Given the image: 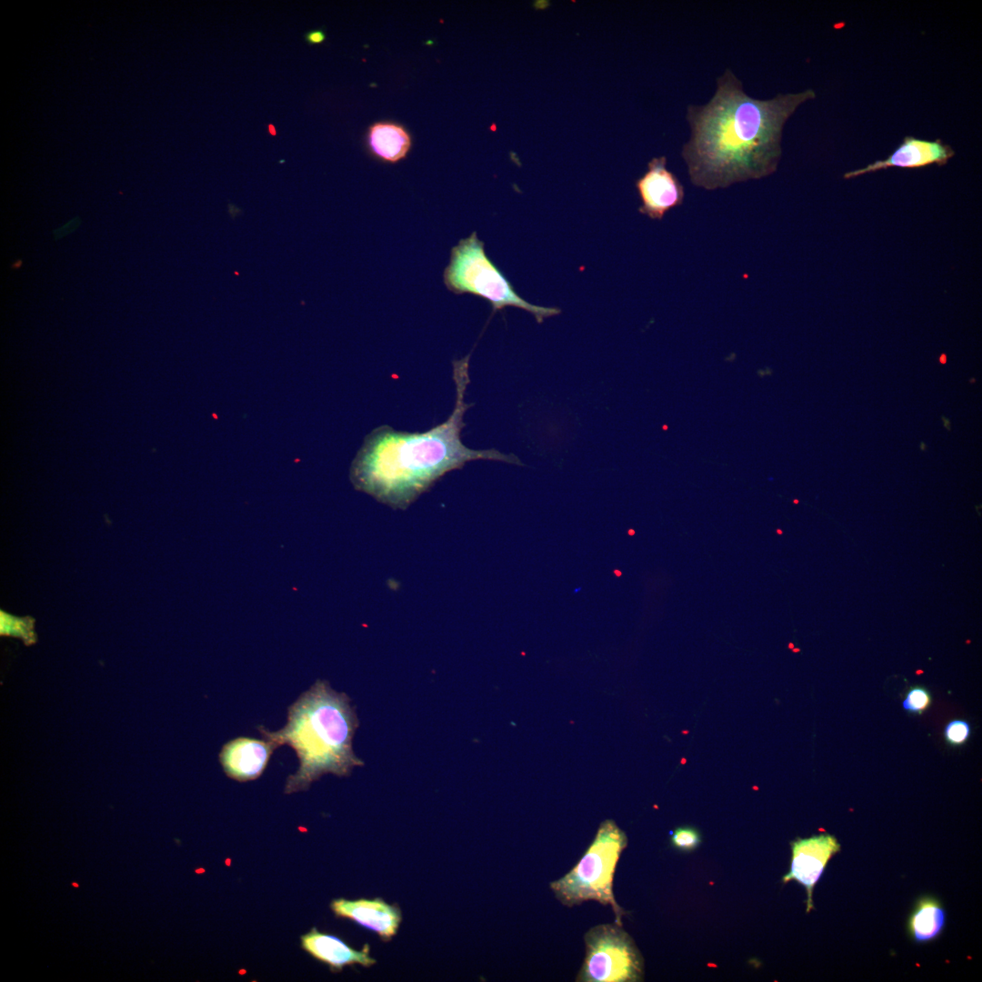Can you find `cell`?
<instances>
[{"instance_id": "6da1fadb", "label": "cell", "mask_w": 982, "mask_h": 982, "mask_svg": "<svg viewBox=\"0 0 982 982\" xmlns=\"http://www.w3.org/2000/svg\"><path fill=\"white\" fill-rule=\"evenodd\" d=\"M815 97L809 88L757 99L745 92L731 69H726L716 79L710 100L686 108L690 138L683 145L682 157L691 183L715 190L776 172L785 124L802 104Z\"/></svg>"}, {"instance_id": "7a4b0ae2", "label": "cell", "mask_w": 982, "mask_h": 982, "mask_svg": "<svg viewBox=\"0 0 982 982\" xmlns=\"http://www.w3.org/2000/svg\"><path fill=\"white\" fill-rule=\"evenodd\" d=\"M470 355L453 361L456 403L448 418L426 432L397 431L388 426L375 428L356 454L350 479L356 489L395 509H406L441 476L472 460L486 459L522 466L513 454L496 449L476 450L461 441L464 415L472 404L465 402L470 382Z\"/></svg>"}, {"instance_id": "3957f363", "label": "cell", "mask_w": 982, "mask_h": 982, "mask_svg": "<svg viewBox=\"0 0 982 982\" xmlns=\"http://www.w3.org/2000/svg\"><path fill=\"white\" fill-rule=\"evenodd\" d=\"M359 721L351 700L318 679L287 709V722L270 731L259 726L262 736L276 747L290 746L299 760L298 769L287 777L285 793L308 789L323 775L347 777L364 762L352 747Z\"/></svg>"}, {"instance_id": "277c9868", "label": "cell", "mask_w": 982, "mask_h": 982, "mask_svg": "<svg viewBox=\"0 0 982 982\" xmlns=\"http://www.w3.org/2000/svg\"><path fill=\"white\" fill-rule=\"evenodd\" d=\"M626 846L627 837L614 820L601 822L577 863L562 877L550 883L556 898L569 907L586 901L609 906L615 922L622 926L625 912L616 901L613 880L620 855Z\"/></svg>"}, {"instance_id": "5b68a950", "label": "cell", "mask_w": 982, "mask_h": 982, "mask_svg": "<svg viewBox=\"0 0 982 982\" xmlns=\"http://www.w3.org/2000/svg\"><path fill=\"white\" fill-rule=\"evenodd\" d=\"M484 247L485 244L477 237L476 232L459 240L452 247L449 264L443 275L449 291L456 295L469 293L485 298L491 304L494 313L506 306L524 309L532 314L537 323L561 313L557 307L536 306L523 299L488 258Z\"/></svg>"}, {"instance_id": "8992f818", "label": "cell", "mask_w": 982, "mask_h": 982, "mask_svg": "<svg viewBox=\"0 0 982 982\" xmlns=\"http://www.w3.org/2000/svg\"><path fill=\"white\" fill-rule=\"evenodd\" d=\"M586 954L577 982H636L643 979L644 962L634 940L616 924H600L585 936Z\"/></svg>"}, {"instance_id": "52a82bcc", "label": "cell", "mask_w": 982, "mask_h": 982, "mask_svg": "<svg viewBox=\"0 0 982 982\" xmlns=\"http://www.w3.org/2000/svg\"><path fill=\"white\" fill-rule=\"evenodd\" d=\"M791 865L783 882L796 880L807 889V912L813 909L812 893L815 885L832 857L839 852L840 844L835 836L823 833L791 842Z\"/></svg>"}, {"instance_id": "ba28073f", "label": "cell", "mask_w": 982, "mask_h": 982, "mask_svg": "<svg viewBox=\"0 0 982 982\" xmlns=\"http://www.w3.org/2000/svg\"><path fill=\"white\" fill-rule=\"evenodd\" d=\"M642 205L639 212L651 219H662L670 209L684 200V187L679 179L666 168V157L652 158L646 172L636 181Z\"/></svg>"}, {"instance_id": "9c48e42d", "label": "cell", "mask_w": 982, "mask_h": 982, "mask_svg": "<svg viewBox=\"0 0 982 982\" xmlns=\"http://www.w3.org/2000/svg\"><path fill=\"white\" fill-rule=\"evenodd\" d=\"M955 155L951 145L941 139L933 141L912 135L903 138L900 145L886 159L877 160L865 167L848 171L845 179H852L866 174L889 167L921 168L931 165H945Z\"/></svg>"}, {"instance_id": "30bf717a", "label": "cell", "mask_w": 982, "mask_h": 982, "mask_svg": "<svg viewBox=\"0 0 982 982\" xmlns=\"http://www.w3.org/2000/svg\"><path fill=\"white\" fill-rule=\"evenodd\" d=\"M330 907L337 917L350 919L375 932L384 942L390 941L396 936L402 921L400 907L388 904L381 897L355 900L336 898L331 902Z\"/></svg>"}, {"instance_id": "8fae6325", "label": "cell", "mask_w": 982, "mask_h": 982, "mask_svg": "<svg viewBox=\"0 0 982 982\" xmlns=\"http://www.w3.org/2000/svg\"><path fill=\"white\" fill-rule=\"evenodd\" d=\"M276 748L268 740L240 736L225 743L219 760L225 775L236 781L246 782L259 777Z\"/></svg>"}, {"instance_id": "7c38bea8", "label": "cell", "mask_w": 982, "mask_h": 982, "mask_svg": "<svg viewBox=\"0 0 982 982\" xmlns=\"http://www.w3.org/2000/svg\"><path fill=\"white\" fill-rule=\"evenodd\" d=\"M301 947L314 958L326 964L333 972L341 971L346 966L369 967L376 963L369 954L368 944L357 950L341 938L315 927L301 937Z\"/></svg>"}, {"instance_id": "4fadbf2b", "label": "cell", "mask_w": 982, "mask_h": 982, "mask_svg": "<svg viewBox=\"0 0 982 982\" xmlns=\"http://www.w3.org/2000/svg\"><path fill=\"white\" fill-rule=\"evenodd\" d=\"M368 146L378 158L396 163L403 159L411 147V138L406 130L389 122L375 123L369 127Z\"/></svg>"}, {"instance_id": "5bb4252c", "label": "cell", "mask_w": 982, "mask_h": 982, "mask_svg": "<svg viewBox=\"0 0 982 982\" xmlns=\"http://www.w3.org/2000/svg\"><path fill=\"white\" fill-rule=\"evenodd\" d=\"M946 911L936 897L919 898L911 913L907 928L916 943H929L937 939L946 925Z\"/></svg>"}, {"instance_id": "9a60e30c", "label": "cell", "mask_w": 982, "mask_h": 982, "mask_svg": "<svg viewBox=\"0 0 982 982\" xmlns=\"http://www.w3.org/2000/svg\"><path fill=\"white\" fill-rule=\"evenodd\" d=\"M0 632L2 636L18 637L27 645L33 644L36 639L34 619L17 617L3 610L0 612Z\"/></svg>"}, {"instance_id": "2e32d148", "label": "cell", "mask_w": 982, "mask_h": 982, "mask_svg": "<svg viewBox=\"0 0 982 982\" xmlns=\"http://www.w3.org/2000/svg\"><path fill=\"white\" fill-rule=\"evenodd\" d=\"M931 701L928 690L923 686H915L907 691L902 706L908 713L920 715L929 707Z\"/></svg>"}, {"instance_id": "e0dca14e", "label": "cell", "mask_w": 982, "mask_h": 982, "mask_svg": "<svg viewBox=\"0 0 982 982\" xmlns=\"http://www.w3.org/2000/svg\"><path fill=\"white\" fill-rule=\"evenodd\" d=\"M970 734V725L963 719L951 720L944 729L946 741L953 747L964 745L968 740Z\"/></svg>"}, {"instance_id": "ac0fdd59", "label": "cell", "mask_w": 982, "mask_h": 982, "mask_svg": "<svg viewBox=\"0 0 982 982\" xmlns=\"http://www.w3.org/2000/svg\"><path fill=\"white\" fill-rule=\"evenodd\" d=\"M672 845L681 850H692L700 844L699 833L688 827L676 828L671 837Z\"/></svg>"}, {"instance_id": "d6986e66", "label": "cell", "mask_w": 982, "mask_h": 982, "mask_svg": "<svg viewBox=\"0 0 982 982\" xmlns=\"http://www.w3.org/2000/svg\"><path fill=\"white\" fill-rule=\"evenodd\" d=\"M304 38L309 45H317L326 40V33L323 30H312L306 33Z\"/></svg>"}, {"instance_id": "ffe728a7", "label": "cell", "mask_w": 982, "mask_h": 982, "mask_svg": "<svg viewBox=\"0 0 982 982\" xmlns=\"http://www.w3.org/2000/svg\"><path fill=\"white\" fill-rule=\"evenodd\" d=\"M942 420H944V426H945V427H946V428H947V430H950V420H949V419H947V418H946L945 416H942Z\"/></svg>"}, {"instance_id": "44dd1931", "label": "cell", "mask_w": 982, "mask_h": 982, "mask_svg": "<svg viewBox=\"0 0 982 982\" xmlns=\"http://www.w3.org/2000/svg\"><path fill=\"white\" fill-rule=\"evenodd\" d=\"M21 264H22V260H17L15 263H14L12 265V268H19L21 266Z\"/></svg>"}, {"instance_id": "7402d4cb", "label": "cell", "mask_w": 982, "mask_h": 982, "mask_svg": "<svg viewBox=\"0 0 982 982\" xmlns=\"http://www.w3.org/2000/svg\"><path fill=\"white\" fill-rule=\"evenodd\" d=\"M920 446V449H921L922 451H925V450L927 449V446L925 445V443H924V442H921V443H920V446Z\"/></svg>"}]
</instances>
